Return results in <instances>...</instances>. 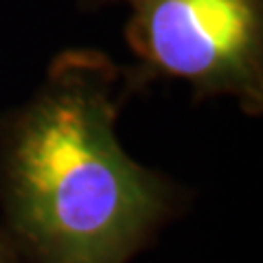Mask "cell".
<instances>
[{
    "label": "cell",
    "mask_w": 263,
    "mask_h": 263,
    "mask_svg": "<svg viewBox=\"0 0 263 263\" xmlns=\"http://www.w3.org/2000/svg\"><path fill=\"white\" fill-rule=\"evenodd\" d=\"M81 13L127 7L123 37L145 90L184 81L193 101L233 99L263 114V0H75Z\"/></svg>",
    "instance_id": "obj_2"
},
{
    "label": "cell",
    "mask_w": 263,
    "mask_h": 263,
    "mask_svg": "<svg viewBox=\"0 0 263 263\" xmlns=\"http://www.w3.org/2000/svg\"><path fill=\"white\" fill-rule=\"evenodd\" d=\"M138 92L132 64L72 46L0 114V230L18 263H129L189 211L191 189L119 138Z\"/></svg>",
    "instance_id": "obj_1"
},
{
    "label": "cell",
    "mask_w": 263,
    "mask_h": 263,
    "mask_svg": "<svg viewBox=\"0 0 263 263\" xmlns=\"http://www.w3.org/2000/svg\"><path fill=\"white\" fill-rule=\"evenodd\" d=\"M0 263H18L9 241H7V237L3 235V230H0Z\"/></svg>",
    "instance_id": "obj_3"
}]
</instances>
